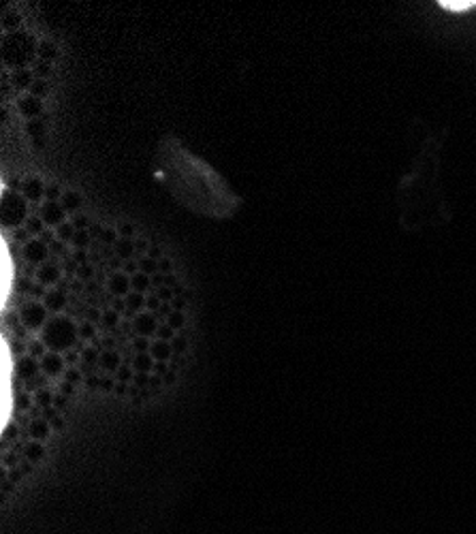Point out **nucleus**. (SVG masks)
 Here are the masks:
<instances>
[{
  "label": "nucleus",
  "instance_id": "nucleus-58",
  "mask_svg": "<svg viewBox=\"0 0 476 534\" xmlns=\"http://www.w3.org/2000/svg\"><path fill=\"white\" fill-rule=\"evenodd\" d=\"M160 267H163L164 272H169V269H171V263H169V261H160Z\"/></svg>",
  "mask_w": 476,
  "mask_h": 534
},
{
  "label": "nucleus",
  "instance_id": "nucleus-37",
  "mask_svg": "<svg viewBox=\"0 0 476 534\" xmlns=\"http://www.w3.org/2000/svg\"><path fill=\"white\" fill-rule=\"evenodd\" d=\"M79 336L85 338V340L94 338V325H92V323H83V325L79 327Z\"/></svg>",
  "mask_w": 476,
  "mask_h": 534
},
{
  "label": "nucleus",
  "instance_id": "nucleus-30",
  "mask_svg": "<svg viewBox=\"0 0 476 534\" xmlns=\"http://www.w3.org/2000/svg\"><path fill=\"white\" fill-rule=\"evenodd\" d=\"M156 336H158V340H167V342H173V338H175V329L171 327L169 323H164V325H160V327H158Z\"/></svg>",
  "mask_w": 476,
  "mask_h": 534
},
{
  "label": "nucleus",
  "instance_id": "nucleus-38",
  "mask_svg": "<svg viewBox=\"0 0 476 534\" xmlns=\"http://www.w3.org/2000/svg\"><path fill=\"white\" fill-rule=\"evenodd\" d=\"M146 306H148V308L152 310V312H158L163 304H160V297H158V295H152L149 299H146Z\"/></svg>",
  "mask_w": 476,
  "mask_h": 534
},
{
  "label": "nucleus",
  "instance_id": "nucleus-19",
  "mask_svg": "<svg viewBox=\"0 0 476 534\" xmlns=\"http://www.w3.org/2000/svg\"><path fill=\"white\" fill-rule=\"evenodd\" d=\"M100 365H103L105 370H109V372H117L120 370V355L115 353V350H103L100 353Z\"/></svg>",
  "mask_w": 476,
  "mask_h": 534
},
{
  "label": "nucleus",
  "instance_id": "nucleus-33",
  "mask_svg": "<svg viewBox=\"0 0 476 534\" xmlns=\"http://www.w3.org/2000/svg\"><path fill=\"white\" fill-rule=\"evenodd\" d=\"M36 402H39L43 408H49V406H53V396L45 389H39L36 391Z\"/></svg>",
  "mask_w": 476,
  "mask_h": 534
},
{
  "label": "nucleus",
  "instance_id": "nucleus-45",
  "mask_svg": "<svg viewBox=\"0 0 476 534\" xmlns=\"http://www.w3.org/2000/svg\"><path fill=\"white\" fill-rule=\"evenodd\" d=\"M83 357H85V361H90V363H94L96 359H100V355H96V350H94V348H85Z\"/></svg>",
  "mask_w": 476,
  "mask_h": 534
},
{
  "label": "nucleus",
  "instance_id": "nucleus-50",
  "mask_svg": "<svg viewBox=\"0 0 476 534\" xmlns=\"http://www.w3.org/2000/svg\"><path fill=\"white\" fill-rule=\"evenodd\" d=\"M85 261H88V255H85L83 250L75 252V263H82V265H85Z\"/></svg>",
  "mask_w": 476,
  "mask_h": 534
},
{
  "label": "nucleus",
  "instance_id": "nucleus-13",
  "mask_svg": "<svg viewBox=\"0 0 476 534\" xmlns=\"http://www.w3.org/2000/svg\"><path fill=\"white\" fill-rule=\"evenodd\" d=\"M21 195L26 199H30V201H39V199L45 195V186H43V182L39 177H30V180H26L24 184H21Z\"/></svg>",
  "mask_w": 476,
  "mask_h": 534
},
{
  "label": "nucleus",
  "instance_id": "nucleus-26",
  "mask_svg": "<svg viewBox=\"0 0 476 534\" xmlns=\"http://www.w3.org/2000/svg\"><path fill=\"white\" fill-rule=\"evenodd\" d=\"M56 233H58V237H60V240H64V241H68V240L73 241V237H75V233H77V229H75L73 223H62V224L56 229Z\"/></svg>",
  "mask_w": 476,
  "mask_h": 534
},
{
  "label": "nucleus",
  "instance_id": "nucleus-3",
  "mask_svg": "<svg viewBox=\"0 0 476 534\" xmlns=\"http://www.w3.org/2000/svg\"><path fill=\"white\" fill-rule=\"evenodd\" d=\"M2 214H0V223L4 229H15L26 220V197L17 190H2Z\"/></svg>",
  "mask_w": 476,
  "mask_h": 534
},
{
  "label": "nucleus",
  "instance_id": "nucleus-10",
  "mask_svg": "<svg viewBox=\"0 0 476 534\" xmlns=\"http://www.w3.org/2000/svg\"><path fill=\"white\" fill-rule=\"evenodd\" d=\"M39 363H41V372H43V374H47V376H58L62 372V368H64L62 355L60 353H53V350H47V353L39 359Z\"/></svg>",
  "mask_w": 476,
  "mask_h": 534
},
{
  "label": "nucleus",
  "instance_id": "nucleus-41",
  "mask_svg": "<svg viewBox=\"0 0 476 534\" xmlns=\"http://www.w3.org/2000/svg\"><path fill=\"white\" fill-rule=\"evenodd\" d=\"M156 295H158V297H160V301H169L171 297H173V291H171L169 287H160V289H158V293H156Z\"/></svg>",
  "mask_w": 476,
  "mask_h": 534
},
{
  "label": "nucleus",
  "instance_id": "nucleus-25",
  "mask_svg": "<svg viewBox=\"0 0 476 534\" xmlns=\"http://www.w3.org/2000/svg\"><path fill=\"white\" fill-rule=\"evenodd\" d=\"M115 252L122 258H131L132 257V241L128 237H122V240L115 241Z\"/></svg>",
  "mask_w": 476,
  "mask_h": 534
},
{
  "label": "nucleus",
  "instance_id": "nucleus-14",
  "mask_svg": "<svg viewBox=\"0 0 476 534\" xmlns=\"http://www.w3.org/2000/svg\"><path fill=\"white\" fill-rule=\"evenodd\" d=\"M36 280H39V284H43V287H51V284H56L58 280H60V269L56 265H51V263H45V265H41L39 272H36Z\"/></svg>",
  "mask_w": 476,
  "mask_h": 534
},
{
  "label": "nucleus",
  "instance_id": "nucleus-22",
  "mask_svg": "<svg viewBox=\"0 0 476 534\" xmlns=\"http://www.w3.org/2000/svg\"><path fill=\"white\" fill-rule=\"evenodd\" d=\"M440 7H444L448 11H468L476 7V0H442Z\"/></svg>",
  "mask_w": 476,
  "mask_h": 534
},
{
  "label": "nucleus",
  "instance_id": "nucleus-44",
  "mask_svg": "<svg viewBox=\"0 0 476 534\" xmlns=\"http://www.w3.org/2000/svg\"><path fill=\"white\" fill-rule=\"evenodd\" d=\"M28 406H30V396H28V393H21V396L17 397V408H24V411H26Z\"/></svg>",
  "mask_w": 476,
  "mask_h": 534
},
{
  "label": "nucleus",
  "instance_id": "nucleus-24",
  "mask_svg": "<svg viewBox=\"0 0 476 534\" xmlns=\"http://www.w3.org/2000/svg\"><path fill=\"white\" fill-rule=\"evenodd\" d=\"M26 457L32 462H36V460H41L43 457V445H41V440H32L26 445Z\"/></svg>",
  "mask_w": 476,
  "mask_h": 534
},
{
  "label": "nucleus",
  "instance_id": "nucleus-6",
  "mask_svg": "<svg viewBox=\"0 0 476 534\" xmlns=\"http://www.w3.org/2000/svg\"><path fill=\"white\" fill-rule=\"evenodd\" d=\"M47 255H49V248H47V244L45 241H41V240H30V241H26L24 244V248H21V257H24V261L26 263H34V265H39V263L45 265Z\"/></svg>",
  "mask_w": 476,
  "mask_h": 534
},
{
  "label": "nucleus",
  "instance_id": "nucleus-40",
  "mask_svg": "<svg viewBox=\"0 0 476 534\" xmlns=\"http://www.w3.org/2000/svg\"><path fill=\"white\" fill-rule=\"evenodd\" d=\"M17 86L19 88H32V82H30L28 73H19L17 75Z\"/></svg>",
  "mask_w": 476,
  "mask_h": 534
},
{
  "label": "nucleus",
  "instance_id": "nucleus-1",
  "mask_svg": "<svg viewBox=\"0 0 476 534\" xmlns=\"http://www.w3.org/2000/svg\"><path fill=\"white\" fill-rule=\"evenodd\" d=\"M79 329L68 316L56 314L47 321V325L41 329V342L53 353H62L77 344Z\"/></svg>",
  "mask_w": 476,
  "mask_h": 534
},
{
  "label": "nucleus",
  "instance_id": "nucleus-28",
  "mask_svg": "<svg viewBox=\"0 0 476 534\" xmlns=\"http://www.w3.org/2000/svg\"><path fill=\"white\" fill-rule=\"evenodd\" d=\"M43 220H41V216H34V218H28L26 220V226H28V233H32V235H39V233H43Z\"/></svg>",
  "mask_w": 476,
  "mask_h": 534
},
{
  "label": "nucleus",
  "instance_id": "nucleus-39",
  "mask_svg": "<svg viewBox=\"0 0 476 534\" xmlns=\"http://www.w3.org/2000/svg\"><path fill=\"white\" fill-rule=\"evenodd\" d=\"M132 382H135L137 387H146L148 382H149V374H141V372H137V374L132 376Z\"/></svg>",
  "mask_w": 476,
  "mask_h": 534
},
{
  "label": "nucleus",
  "instance_id": "nucleus-55",
  "mask_svg": "<svg viewBox=\"0 0 476 534\" xmlns=\"http://www.w3.org/2000/svg\"><path fill=\"white\" fill-rule=\"evenodd\" d=\"M173 306H175V310H178V312H181V308H184V301H181V299H175Z\"/></svg>",
  "mask_w": 476,
  "mask_h": 534
},
{
  "label": "nucleus",
  "instance_id": "nucleus-52",
  "mask_svg": "<svg viewBox=\"0 0 476 534\" xmlns=\"http://www.w3.org/2000/svg\"><path fill=\"white\" fill-rule=\"evenodd\" d=\"M41 56H53V47L51 45H43L41 47Z\"/></svg>",
  "mask_w": 476,
  "mask_h": 534
},
{
  "label": "nucleus",
  "instance_id": "nucleus-16",
  "mask_svg": "<svg viewBox=\"0 0 476 534\" xmlns=\"http://www.w3.org/2000/svg\"><path fill=\"white\" fill-rule=\"evenodd\" d=\"M51 431V423L47 419H34L30 423V438L32 440H45Z\"/></svg>",
  "mask_w": 476,
  "mask_h": 534
},
{
  "label": "nucleus",
  "instance_id": "nucleus-15",
  "mask_svg": "<svg viewBox=\"0 0 476 534\" xmlns=\"http://www.w3.org/2000/svg\"><path fill=\"white\" fill-rule=\"evenodd\" d=\"M149 355L154 357V361H164V363H167L169 357L173 355V344L167 342V340H154L152 348H149Z\"/></svg>",
  "mask_w": 476,
  "mask_h": 534
},
{
  "label": "nucleus",
  "instance_id": "nucleus-34",
  "mask_svg": "<svg viewBox=\"0 0 476 534\" xmlns=\"http://www.w3.org/2000/svg\"><path fill=\"white\" fill-rule=\"evenodd\" d=\"M132 346H135L137 353H149V348H152V342H149V338H135V342H132Z\"/></svg>",
  "mask_w": 476,
  "mask_h": 534
},
{
  "label": "nucleus",
  "instance_id": "nucleus-11",
  "mask_svg": "<svg viewBox=\"0 0 476 534\" xmlns=\"http://www.w3.org/2000/svg\"><path fill=\"white\" fill-rule=\"evenodd\" d=\"M131 278L126 276V274H122V272H115V274H111V278H109V291H111V295H115V297H126L128 295V291H131Z\"/></svg>",
  "mask_w": 476,
  "mask_h": 534
},
{
  "label": "nucleus",
  "instance_id": "nucleus-12",
  "mask_svg": "<svg viewBox=\"0 0 476 534\" xmlns=\"http://www.w3.org/2000/svg\"><path fill=\"white\" fill-rule=\"evenodd\" d=\"M66 306V297H64V291L62 289H53V291H47L45 293V308L53 312V314H60Z\"/></svg>",
  "mask_w": 476,
  "mask_h": 534
},
{
  "label": "nucleus",
  "instance_id": "nucleus-43",
  "mask_svg": "<svg viewBox=\"0 0 476 534\" xmlns=\"http://www.w3.org/2000/svg\"><path fill=\"white\" fill-rule=\"evenodd\" d=\"M73 224H75V229H77V231H85V226H88V218H85V216H77V218L73 220Z\"/></svg>",
  "mask_w": 476,
  "mask_h": 534
},
{
  "label": "nucleus",
  "instance_id": "nucleus-29",
  "mask_svg": "<svg viewBox=\"0 0 476 534\" xmlns=\"http://www.w3.org/2000/svg\"><path fill=\"white\" fill-rule=\"evenodd\" d=\"M167 323L171 327L175 329V331H178V329H181L184 327V323H186V319H184V314H181V312H178V310H173L171 312V314L167 316Z\"/></svg>",
  "mask_w": 476,
  "mask_h": 534
},
{
  "label": "nucleus",
  "instance_id": "nucleus-51",
  "mask_svg": "<svg viewBox=\"0 0 476 534\" xmlns=\"http://www.w3.org/2000/svg\"><path fill=\"white\" fill-rule=\"evenodd\" d=\"M154 372H156V374H164V372H167V363H164V361H156Z\"/></svg>",
  "mask_w": 476,
  "mask_h": 534
},
{
  "label": "nucleus",
  "instance_id": "nucleus-23",
  "mask_svg": "<svg viewBox=\"0 0 476 534\" xmlns=\"http://www.w3.org/2000/svg\"><path fill=\"white\" fill-rule=\"evenodd\" d=\"M131 284H132V291H135V293H141L143 295L149 289V276H148V274H143V272H137L135 276H132Z\"/></svg>",
  "mask_w": 476,
  "mask_h": 534
},
{
  "label": "nucleus",
  "instance_id": "nucleus-2",
  "mask_svg": "<svg viewBox=\"0 0 476 534\" xmlns=\"http://www.w3.org/2000/svg\"><path fill=\"white\" fill-rule=\"evenodd\" d=\"M2 348H0V382H2V391H0V428L2 431L7 430L11 411L17 406V402L13 400L15 396H11V376H13V361H11V348L7 344V340L2 338Z\"/></svg>",
  "mask_w": 476,
  "mask_h": 534
},
{
  "label": "nucleus",
  "instance_id": "nucleus-48",
  "mask_svg": "<svg viewBox=\"0 0 476 534\" xmlns=\"http://www.w3.org/2000/svg\"><path fill=\"white\" fill-rule=\"evenodd\" d=\"M79 379H82V376H79V372H75V370H68L66 372V382H71V385L79 382Z\"/></svg>",
  "mask_w": 476,
  "mask_h": 534
},
{
  "label": "nucleus",
  "instance_id": "nucleus-21",
  "mask_svg": "<svg viewBox=\"0 0 476 534\" xmlns=\"http://www.w3.org/2000/svg\"><path fill=\"white\" fill-rule=\"evenodd\" d=\"M82 203H83V199H82V195H77V192H66V195H62L64 212H77V209L82 207Z\"/></svg>",
  "mask_w": 476,
  "mask_h": 534
},
{
  "label": "nucleus",
  "instance_id": "nucleus-56",
  "mask_svg": "<svg viewBox=\"0 0 476 534\" xmlns=\"http://www.w3.org/2000/svg\"><path fill=\"white\" fill-rule=\"evenodd\" d=\"M75 361H77V355H75V353H68V355H66V363H75Z\"/></svg>",
  "mask_w": 476,
  "mask_h": 534
},
{
  "label": "nucleus",
  "instance_id": "nucleus-31",
  "mask_svg": "<svg viewBox=\"0 0 476 534\" xmlns=\"http://www.w3.org/2000/svg\"><path fill=\"white\" fill-rule=\"evenodd\" d=\"M139 269H141L143 274H154L158 269V261L156 258H149V257H146V258H141V263H139Z\"/></svg>",
  "mask_w": 476,
  "mask_h": 534
},
{
  "label": "nucleus",
  "instance_id": "nucleus-27",
  "mask_svg": "<svg viewBox=\"0 0 476 534\" xmlns=\"http://www.w3.org/2000/svg\"><path fill=\"white\" fill-rule=\"evenodd\" d=\"M73 244H75V248H77V250H85V248H88V244H90L88 231H77V233H75V237H73Z\"/></svg>",
  "mask_w": 476,
  "mask_h": 534
},
{
  "label": "nucleus",
  "instance_id": "nucleus-7",
  "mask_svg": "<svg viewBox=\"0 0 476 534\" xmlns=\"http://www.w3.org/2000/svg\"><path fill=\"white\" fill-rule=\"evenodd\" d=\"M39 216H41V220L45 223L47 226H60L64 223V207H62V203H58V201H45L41 206L39 209Z\"/></svg>",
  "mask_w": 476,
  "mask_h": 534
},
{
  "label": "nucleus",
  "instance_id": "nucleus-57",
  "mask_svg": "<svg viewBox=\"0 0 476 534\" xmlns=\"http://www.w3.org/2000/svg\"><path fill=\"white\" fill-rule=\"evenodd\" d=\"M135 269H137L135 263H128V265H126V272H128V274H132V276H135Z\"/></svg>",
  "mask_w": 476,
  "mask_h": 534
},
{
  "label": "nucleus",
  "instance_id": "nucleus-17",
  "mask_svg": "<svg viewBox=\"0 0 476 534\" xmlns=\"http://www.w3.org/2000/svg\"><path fill=\"white\" fill-rule=\"evenodd\" d=\"M154 357L149 353H137V357L132 359V368H135L137 372H141V374H149V372H154Z\"/></svg>",
  "mask_w": 476,
  "mask_h": 534
},
{
  "label": "nucleus",
  "instance_id": "nucleus-54",
  "mask_svg": "<svg viewBox=\"0 0 476 534\" xmlns=\"http://www.w3.org/2000/svg\"><path fill=\"white\" fill-rule=\"evenodd\" d=\"M131 233H132V226H128V224H126V226H122V235H124V237H128Z\"/></svg>",
  "mask_w": 476,
  "mask_h": 534
},
{
  "label": "nucleus",
  "instance_id": "nucleus-46",
  "mask_svg": "<svg viewBox=\"0 0 476 534\" xmlns=\"http://www.w3.org/2000/svg\"><path fill=\"white\" fill-rule=\"evenodd\" d=\"M173 350H184L186 348V338H180V336H175L173 338Z\"/></svg>",
  "mask_w": 476,
  "mask_h": 534
},
{
  "label": "nucleus",
  "instance_id": "nucleus-9",
  "mask_svg": "<svg viewBox=\"0 0 476 534\" xmlns=\"http://www.w3.org/2000/svg\"><path fill=\"white\" fill-rule=\"evenodd\" d=\"M132 327H135V331L139 333L141 338H149V336H154V333L158 331V323H156V316L154 314H149V312H143V314H137L135 316V321H132Z\"/></svg>",
  "mask_w": 476,
  "mask_h": 534
},
{
  "label": "nucleus",
  "instance_id": "nucleus-42",
  "mask_svg": "<svg viewBox=\"0 0 476 534\" xmlns=\"http://www.w3.org/2000/svg\"><path fill=\"white\" fill-rule=\"evenodd\" d=\"M43 94H45V84H43V82L32 84V96H36V99H39V96H43Z\"/></svg>",
  "mask_w": 476,
  "mask_h": 534
},
{
  "label": "nucleus",
  "instance_id": "nucleus-18",
  "mask_svg": "<svg viewBox=\"0 0 476 534\" xmlns=\"http://www.w3.org/2000/svg\"><path fill=\"white\" fill-rule=\"evenodd\" d=\"M124 301H126V314L128 316L139 314V310L146 306V297H143L141 293H135V291H132V293H128L126 297H124Z\"/></svg>",
  "mask_w": 476,
  "mask_h": 534
},
{
  "label": "nucleus",
  "instance_id": "nucleus-59",
  "mask_svg": "<svg viewBox=\"0 0 476 534\" xmlns=\"http://www.w3.org/2000/svg\"><path fill=\"white\" fill-rule=\"evenodd\" d=\"M158 257V248H152V252H149V258H156Z\"/></svg>",
  "mask_w": 476,
  "mask_h": 534
},
{
  "label": "nucleus",
  "instance_id": "nucleus-49",
  "mask_svg": "<svg viewBox=\"0 0 476 534\" xmlns=\"http://www.w3.org/2000/svg\"><path fill=\"white\" fill-rule=\"evenodd\" d=\"M79 278H83V280H88L90 276H92V267L90 265H83V267H79Z\"/></svg>",
  "mask_w": 476,
  "mask_h": 534
},
{
  "label": "nucleus",
  "instance_id": "nucleus-4",
  "mask_svg": "<svg viewBox=\"0 0 476 534\" xmlns=\"http://www.w3.org/2000/svg\"><path fill=\"white\" fill-rule=\"evenodd\" d=\"M13 278H15V265L13 257L9 252V246L4 240H0V304H7L11 289H13Z\"/></svg>",
  "mask_w": 476,
  "mask_h": 534
},
{
  "label": "nucleus",
  "instance_id": "nucleus-32",
  "mask_svg": "<svg viewBox=\"0 0 476 534\" xmlns=\"http://www.w3.org/2000/svg\"><path fill=\"white\" fill-rule=\"evenodd\" d=\"M103 323H105V327H109V329H114L117 323H120V312H115V310H107L105 314H103Z\"/></svg>",
  "mask_w": 476,
  "mask_h": 534
},
{
  "label": "nucleus",
  "instance_id": "nucleus-35",
  "mask_svg": "<svg viewBox=\"0 0 476 534\" xmlns=\"http://www.w3.org/2000/svg\"><path fill=\"white\" fill-rule=\"evenodd\" d=\"M45 348H47V346H45V344L41 342V340H34V342L30 344V355H32V357H36V359H41L43 355L47 353Z\"/></svg>",
  "mask_w": 476,
  "mask_h": 534
},
{
  "label": "nucleus",
  "instance_id": "nucleus-8",
  "mask_svg": "<svg viewBox=\"0 0 476 534\" xmlns=\"http://www.w3.org/2000/svg\"><path fill=\"white\" fill-rule=\"evenodd\" d=\"M39 372H41V363H39V359L32 357V355H24V357H19L17 363H15V374H17V379L26 380L28 385Z\"/></svg>",
  "mask_w": 476,
  "mask_h": 534
},
{
  "label": "nucleus",
  "instance_id": "nucleus-20",
  "mask_svg": "<svg viewBox=\"0 0 476 534\" xmlns=\"http://www.w3.org/2000/svg\"><path fill=\"white\" fill-rule=\"evenodd\" d=\"M19 109H21V113L32 118L41 111V101L36 99V96H24V99L19 101Z\"/></svg>",
  "mask_w": 476,
  "mask_h": 534
},
{
  "label": "nucleus",
  "instance_id": "nucleus-47",
  "mask_svg": "<svg viewBox=\"0 0 476 534\" xmlns=\"http://www.w3.org/2000/svg\"><path fill=\"white\" fill-rule=\"evenodd\" d=\"M47 201H56L58 199V195H60V190H58V186H49L47 188Z\"/></svg>",
  "mask_w": 476,
  "mask_h": 534
},
{
  "label": "nucleus",
  "instance_id": "nucleus-5",
  "mask_svg": "<svg viewBox=\"0 0 476 534\" xmlns=\"http://www.w3.org/2000/svg\"><path fill=\"white\" fill-rule=\"evenodd\" d=\"M47 310L45 304L41 301H26L24 306L19 308V321L28 331H36V329H43L47 325Z\"/></svg>",
  "mask_w": 476,
  "mask_h": 534
},
{
  "label": "nucleus",
  "instance_id": "nucleus-36",
  "mask_svg": "<svg viewBox=\"0 0 476 534\" xmlns=\"http://www.w3.org/2000/svg\"><path fill=\"white\" fill-rule=\"evenodd\" d=\"M117 380L120 382H131L132 380V372H131V368H126V365H120V370H117Z\"/></svg>",
  "mask_w": 476,
  "mask_h": 534
},
{
  "label": "nucleus",
  "instance_id": "nucleus-53",
  "mask_svg": "<svg viewBox=\"0 0 476 534\" xmlns=\"http://www.w3.org/2000/svg\"><path fill=\"white\" fill-rule=\"evenodd\" d=\"M158 312H160V314H167V316H169L173 310H171V306H169V304H163V306H160V310H158Z\"/></svg>",
  "mask_w": 476,
  "mask_h": 534
}]
</instances>
